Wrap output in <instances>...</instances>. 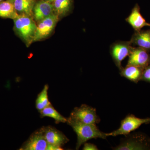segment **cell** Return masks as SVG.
<instances>
[{"mask_svg": "<svg viewBox=\"0 0 150 150\" xmlns=\"http://www.w3.org/2000/svg\"><path fill=\"white\" fill-rule=\"evenodd\" d=\"M13 30L27 47L34 43L37 25L32 16L19 15L13 20Z\"/></svg>", "mask_w": 150, "mask_h": 150, "instance_id": "obj_1", "label": "cell"}, {"mask_svg": "<svg viewBox=\"0 0 150 150\" xmlns=\"http://www.w3.org/2000/svg\"><path fill=\"white\" fill-rule=\"evenodd\" d=\"M96 125L80 123L70 124L77 137L76 149H79L82 145L91 139L100 138L105 139L107 138L106 133L100 131Z\"/></svg>", "mask_w": 150, "mask_h": 150, "instance_id": "obj_2", "label": "cell"}, {"mask_svg": "<svg viewBox=\"0 0 150 150\" xmlns=\"http://www.w3.org/2000/svg\"><path fill=\"white\" fill-rule=\"evenodd\" d=\"M100 121L95 108L87 105L82 104L80 107L74 108L69 117L67 118V123L69 125L74 123L96 124Z\"/></svg>", "mask_w": 150, "mask_h": 150, "instance_id": "obj_3", "label": "cell"}, {"mask_svg": "<svg viewBox=\"0 0 150 150\" xmlns=\"http://www.w3.org/2000/svg\"><path fill=\"white\" fill-rule=\"evenodd\" d=\"M120 144L113 148L115 150H150V139L141 133L129 134Z\"/></svg>", "mask_w": 150, "mask_h": 150, "instance_id": "obj_4", "label": "cell"}, {"mask_svg": "<svg viewBox=\"0 0 150 150\" xmlns=\"http://www.w3.org/2000/svg\"><path fill=\"white\" fill-rule=\"evenodd\" d=\"M150 123V118H138L134 115L130 114L126 116L121 121V126L118 129L111 133H106V136L107 137H116L119 135L126 136L138 129L143 124Z\"/></svg>", "mask_w": 150, "mask_h": 150, "instance_id": "obj_5", "label": "cell"}, {"mask_svg": "<svg viewBox=\"0 0 150 150\" xmlns=\"http://www.w3.org/2000/svg\"><path fill=\"white\" fill-rule=\"evenodd\" d=\"M133 46L131 41H117L110 46V53L114 64L120 71L122 67V61L129 56Z\"/></svg>", "mask_w": 150, "mask_h": 150, "instance_id": "obj_6", "label": "cell"}, {"mask_svg": "<svg viewBox=\"0 0 150 150\" xmlns=\"http://www.w3.org/2000/svg\"><path fill=\"white\" fill-rule=\"evenodd\" d=\"M21 150H61L49 144L45 139L40 129L31 134L19 149Z\"/></svg>", "mask_w": 150, "mask_h": 150, "instance_id": "obj_7", "label": "cell"}, {"mask_svg": "<svg viewBox=\"0 0 150 150\" xmlns=\"http://www.w3.org/2000/svg\"><path fill=\"white\" fill-rule=\"evenodd\" d=\"M59 21L60 20L58 17L53 14L38 23L33 42L42 41L50 37Z\"/></svg>", "mask_w": 150, "mask_h": 150, "instance_id": "obj_8", "label": "cell"}, {"mask_svg": "<svg viewBox=\"0 0 150 150\" xmlns=\"http://www.w3.org/2000/svg\"><path fill=\"white\" fill-rule=\"evenodd\" d=\"M43 136L49 144L60 150H63L62 146L69 141V139L61 131L51 126L40 128Z\"/></svg>", "mask_w": 150, "mask_h": 150, "instance_id": "obj_9", "label": "cell"}, {"mask_svg": "<svg viewBox=\"0 0 150 150\" xmlns=\"http://www.w3.org/2000/svg\"><path fill=\"white\" fill-rule=\"evenodd\" d=\"M150 65L149 51L140 47H133L126 65H132L144 69Z\"/></svg>", "mask_w": 150, "mask_h": 150, "instance_id": "obj_10", "label": "cell"}, {"mask_svg": "<svg viewBox=\"0 0 150 150\" xmlns=\"http://www.w3.org/2000/svg\"><path fill=\"white\" fill-rule=\"evenodd\" d=\"M54 14L52 3L44 0H37L33 10V18L36 24Z\"/></svg>", "mask_w": 150, "mask_h": 150, "instance_id": "obj_11", "label": "cell"}, {"mask_svg": "<svg viewBox=\"0 0 150 150\" xmlns=\"http://www.w3.org/2000/svg\"><path fill=\"white\" fill-rule=\"evenodd\" d=\"M126 21L133 28L135 31H139L145 26L150 27V23L146 21L142 16L138 4H136L134 6L131 13L126 18Z\"/></svg>", "mask_w": 150, "mask_h": 150, "instance_id": "obj_12", "label": "cell"}, {"mask_svg": "<svg viewBox=\"0 0 150 150\" xmlns=\"http://www.w3.org/2000/svg\"><path fill=\"white\" fill-rule=\"evenodd\" d=\"M52 4L54 14L60 20L70 15L74 9V0H55Z\"/></svg>", "mask_w": 150, "mask_h": 150, "instance_id": "obj_13", "label": "cell"}, {"mask_svg": "<svg viewBox=\"0 0 150 150\" xmlns=\"http://www.w3.org/2000/svg\"><path fill=\"white\" fill-rule=\"evenodd\" d=\"M132 45L150 51V29L135 31L131 40Z\"/></svg>", "mask_w": 150, "mask_h": 150, "instance_id": "obj_14", "label": "cell"}, {"mask_svg": "<svg viewBox=\"0 0 150 150\" xmlns=\"http://www.w3.org/2000/svg\"><path fill=\"white\" fill-rule=\"evenodd\" d=\"M144 69L140 67L126 65L120 70V75L123 77L135 83H138L142 80Z\"/></svg>", "mask_w": 150, "mask_h": 150, "instance_id": "obj_15", "label": "cell"}, {"mask_svg": "<svg viewBox=\"0 0 150 150\" xmlns=\"http://www.w3.org/2000/svg\"><path fill=\"white\" fill-rule=\"evenodd\" d=\"M37 0H14L13 3L18 15L33 17V10Z\"/></svg>", "mask_w": 150, "mask_h": 150, "instance_id": "obj_16", "label": "cell"}, {"mask_svg": "<svg viewBox=\"0 0 150 150\" xmlns=\"http://www.w3.org/2000/svg\"><path fill=\"white\" fill-rule=\"evenodd\" d=\"M18 16L12 2L5 0L0 3V18L13 20Z\"/></svg>", "mask_w": 150, "mask_h": 150, "instance_id": "obj_17", "label": "cell"}, {"mask_svg": "<svg viewBox=\"0 0 150 150\" xmlns=\"http://www.w3.org/2000/svg\"><path fill=\"white\" fill-rule=\"evenodd\" d=\"M41 118L48 117L53 118L55 123H67V118H65L56 110L52 105L51 104L44 108L39 112Z\"/></svg>", "mask_w": 150, "mask_h": 150, "instance_id": "obj_18", "label": "cell"}, {"mask_svg": "<svg viewBox=\"0 0 150 150\" xmlns=\"http://www.w3.org/2000/svg\"><path fill=\"white\" fill-rule=\"evenodd\" d=\"M48 85L46 84L38 94L35 101V107L39 112L44 108L51 104L48 98Z\"/></svg>", "mask_w": 150, "mask_h": 150, "instance_id": "obj_19", "label": "cell"}, {"mask_svg": "<svg viewBox=\"0 0 150 150\" xmlns=\"http://www.w3.org/2000/svg\"><path fill=\"white\" fill-rule=\"evenodd\" d=\"M141 80L150 83V65L144 69Z\"/></svg>", "mask_w": 150, "mask_h": 150, "instance_id": "obj_20", "label": "cell"}, {"mask_svg": "<svg viewBox=\"0 0 150 150\" xmlns=\"http://www.w3.org/2000/svg\"><path fill=\"white\" fill-rule=\"evenodd\" d=\"M83 150H98L97 147L94 144L91 143H85L84 144V146Z\"/></svg>", "mask_w": 150, "mask_h": 150, "instance_id": "obj_21", "label": "cell"}, {"mask_svg": "<svg viewBox=\"0 0 150 150\" xmlns=\"http://www.w3.org/2000/svg\"><path fill=\"white\" fill-rule=\"evenodd\" d=\"M44 1H47L49 2L52 3L54 2L55 0H44Z\"/></svg>", "mask_w": 150, "mask_h": 150, "instance_id": "obj_22", "label": "cell"}, {"mask_svg": "<svg viewBox=\"0 0 150 150\" xmlns=\"http://www.w3.org/2000/svg\"><path fill=\"white\" fill-rule=\"evenodd\" d=\"M8 1H10L12 2L13 3L14 0H8Z\"/></svg>", "mask_w": 150, "mask_h": 150, "instance_id": "obj_23", "label": "cell"}, {"mask_svg": "<svg viewBox=\"0 0 150 150\" xmlns=\"http://www.w3.org/2000/svg\"><path fill=\"white\" fill-rule=\"evenodd\" d=\"M4 1H5V0H0V3L1 2H2Z\"/></svg>", "mask_w": 150, "mask_h": 150, "instance_id": "obj_24", "label": "cell"}, {"mask_svg": "<svg viewBox=\"0 0 150 150\" xmlns=\"http://www.w3.org/2000/svg\"></svg>", "mask_w": 150, "mask_h": 150, "instance_id": "obj_25", "label": "cell"}]
</instances>
